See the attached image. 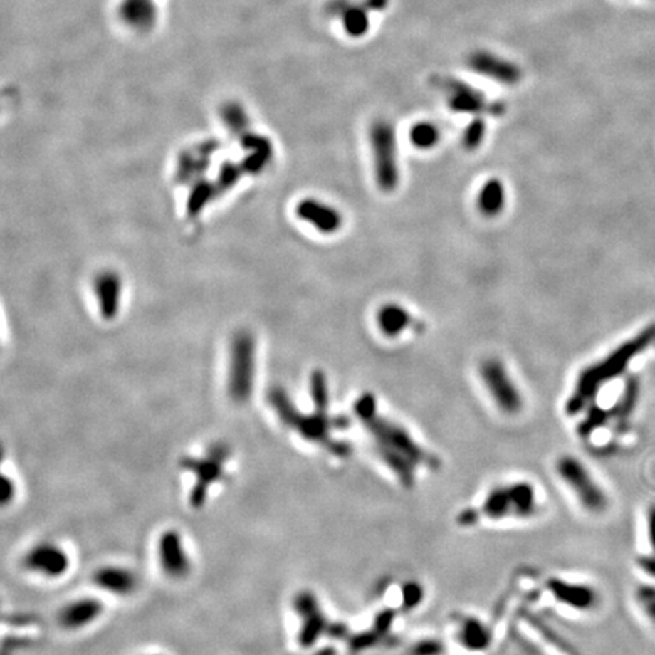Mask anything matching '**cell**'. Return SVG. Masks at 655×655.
Here are the masks:
<instances>
[{"label":"cell","instance_id":"1","mask_svg":"<svg viewBox=\"0 0 655 655\" xmlns=\"http://www.w3.org/2000/svg\"><path fill=\"white\" fill-rule=\"evenodd\" d=\"M355 414L373 441L377 457L405 488L416 484L419 472L429 466V454L402 425L379 414L370 393L362 394L354 405Z\"/></svg>","mask_w":655,"mask_h":655},{"label":"cell","instance_id":"2","mask_svg":"<svg viewBox=\"0 0 655 655\" xmlns=\"http://www.w3.org/2000/svg\"><path fill=\"white\" fill-rule=\"evenodd\" d=\"M652 342H655V325L648 326L645 331L634 337L633 340L617 347L613 354L608 355L598 365L584 370L578 378L575 392L567 399V414H578L593 399L605 382L617 377L619 373H622L628 362Z\"/></svg>","mask_w":655,"mask_h":655},{"label":"cell","instance_id":"3","mask_svg":"<svg viewBox=\"0 0 655 655\" xmlns=\"http://www.w3.org/2000/svg\"><path fill=\"white\" fill-rule=\"evenodd\" d=\"M539 510V496L528 481H511L491 487L484 495L478 514L488 522L528 520Z\"/></svg>","mask_w":655,"mask_h":655},{"label":"cell","instance_id":"4","mask_svg":"<svg viewBox=\"0 0 655 655\" xmlns=\"http://www.w3.org/2000/svg\"><path fill=\"white\" fill-rule=\"evenodd\" d=\"M271 402L279 419L283 420L287 426L298 431L302 439L322 444V446L328 448V451H331L332 454L338 455V457H343V455L347 454L349 449L346 444H343L342 441H334L331 436L332 429L342 428V419H331L326 414V412H320V409H318V413H313L310 416L300 414L293 407V404L288 401L285 393L281 390L272 392Z\"/></svg>","mask_w":655,"mask_h":655},{"label":"cell","instance_id":"5","mask_svg":"<svg viewBox=\"0 0 655 655\" xmlns=\"http://www.w3.org/2000/svg\"><path fill=\"white\" fill-rule=\"evenodd\" d=\"M555 476L560 483L578 502L581 508L592 514L604 513L608 507V498L605 491L596 481L589 467L575 455L565 454L554 463Z\"/></svg>","mask_w":655,"mask_h":655},{"label":"cell","instance_id":"6","mask_svg":"<svg viewBox=\"0 0 655 655\" xmlns=\"http://www.w3.org/2000/svg\"><path fill=\"white\" fill-rule=\"evenodd\" d=\"M370 145L373 155V167L379 189L392 192L399 182V169L396 159V142L392 126L387 123H377L372 127Z\"/></svg>","mask_w":655,"mask_h":655},{"label":"cell","instance_id":"7","mask_svg":"<svg viewBox=\"0 0 655 655\" xmlns=\"http://www.w3.org/2000/svg\"><path fill=\"white\" fill-rule=\"evenodd\" d=\"M229 457V448L217 443L209 448L205 459H185L181 466L196 475L197 481L190 495V504L194 508H201L206 499L208 488L224 475V464Z\"/></svg>","mask_w":655,"mask_h":655},{"label":"cell","instance_id":"8","mask_svg":"<svg viewBox=\"0 0 655 655\" xmlns=\"http://www.w3.org/2000/svg\"><path fill=\"white\" fill-rule=\"evenodd\" d=\"M479 373H481V379L490 397L501 412L508 416L518 414L523 405L522 394L518 385L510 378L505 367L502 366V362L495 358L486 360L479 369Z\"/></svg>","mask_w":655,"mask_h":655},{"label":"cell","instance_id":"9","mask_svg":"<svg viewBox=\"0 0 655 655\" xmlns=\"http://www.w3.org/2000/svg\"><path fill=\"white\" fill-rule=\"evenodd\" d=\"M295 608L300 617L299 645L311 648L323 634H331L334 624L328 622L318 598L311 592H300L295 598Z\"/></svg>","mask_w":655,"mask_h":655},{"label":"cell","instance_id":"10","mask_svg":"<svg viewBox=\"0 0 655 655\" xmlns=\"http://www.w3.org/2000/svg\"><path fill=\"white\" fill-rule=\"evenodd\" d=\"M253 352L248 335L236 338L232 352V370L229 375V394L236 402H246L252 392Z\"/></svg>","mask_w":655,"mask_h":655},{"label":"cell","instance_id":"11","mask_svg":"<svg viewBox=\"0 0 655 655\" xmlns=\"http://www.w3.org/2000/svg\"><path fill=\"white\" fill-rule=\"evenodd\" d=\"M546 587L554 599L567 608L577 612H590L598 605V593L587 584L573 582L563 578L547 580Z\"/></svg>","mask_w":655,"mask_h":655},{"label":"cell","instance_id":"12","mask_svg":"<svg viewBox=\"0 0 655 655\" xmlns=\"http://www.w3.org/2000/svg\"><path fill=\"white\" fill-rule=\"evenodd\" d=\"M23 565L31 572L40 573V575L49 578H56L67 572L70 560L64 549L58 545L40 543L33 546L25 555Z\"/></svg>","mask_w":655,"mask_h":655},{"label":"cell","instance_id":"13","mask_svg":"<svg viewBox=\"0 0 655 655\" xmlns=\"http://www.w3.org/2000/svg\"><path fill=\"white\" fill-rule=\"evenodd\" d=\"M159 563L172 578H184L190 573L192 565L187 555L179 533L166 531L159 539Z\"/></svg>","mask_w":655,"mask_h":655},{"label":"cell","instance_id":"14","mask_svg":"<svg viewBox=\"0 0 655 655\" xmlns=\"http://www.w3.org/2000/svg\"><path fill=\"white\" fill-rule=\"evenodd\" d=\"M298 216L325 234H332L342 226L340 213L330 205H325L314 199H307L298 205Z\"/></svg>","mask_w":655,"mask_h":655},{"label":"cell","instance_id":"15","mask_svg":"<svg viewBox=\"0 0 655 655\" xmlns=\"http://www.w3.org/2000/svg\"><path fill=\"white\" fill-rule=\"evenodd\" d=\"M455 636H457L459 645L471 652L487 651L491 645V631L478 617L460 619Z\"/></svg>","mask_w":655,"mask_h":655},{"label":"cell","instance_id":"16","mask_svg":"<svg viewBox=\"0 0 655 655\" xmlns=\"http://www.w3.org/2000/svg\"><path fill=\"white\" fill-rule=\"evenodd\" d=\"M93 581L98 587L117 596L131 594L138 586V578L132 570L114 566L99 569L93 577Z\"/></svg>","mask_w":655,"mask_h":655},{"label":"cell","instance_id":"17","mask_svg":"<svg viewBox=\"0 0 655 655\" xmlns=\"http://www.w3.org/2000/svg\"><path fill=\"white\" fill-rule=\"evenodd\" d=\"M102 613V604L96 599H79L67 604L58 613V622L66 629H79L95 622Z\"/></svg>","mask_w":655,"mask_h":655},{"label":"cell","instance_id":"18","mask_svg":"<svg viewBox=\"0 0 655 655\" xmlns=\"http://www.w3.org/2000/svg\"><path fill=\"white\" fill-rule=\"evenodd\" d=\"M119 14L127 26L146 32L157 21V8L152 0H122Z\"/></svg>","mask_w":655,"mask_h":655},{"label":"cell","instance_id":"19","mask_svg":"<svg viewBox=\"0 0 655 655\" xmlns=\"http://www.w3.org/2000/svg\"><path fill=\"white\" fill-rule=\"evenodd\" d=\"M96 295L99 296L100 311L103 318H112L119 307V298H120V281L112 273H103L96 281Z\"/></svg>","mask_w":655,"mask_h":655},{"label":"cell","instance_id":"20","mask_svg":"<svg viewBox=\"0 0 655 655\" xmlns=\"http://www.w3.org/2000/svg\"><path fill=\"white\" fill-rule=\"evenodd\" d=\"M505 205V190L499 179L487 181L478 196V206L483 214L498 216Z\"/></svg>","mask_w":655,"mask_h":655},{"label":"cell","instance_id":"21","mask_svg":"<svg viewBox=\"0 0 655 655\" xmlns=\"http://www.w3.org/2000/svg\"><path fill=\"white\" fill-rule=\"evenodd\" d=\"M378 323L385 335L394 337L407 330L409 323H412V318H409L407 310L392 303V305H385L379 310Z\"/></svg>","mask_w":655,"mask_h":655},{"label":"cell","instance_id":"22","mask_svg":"<svg viewBox=\"0 0 655 655\" xmlns=\"http://www.w3.org/2000/svg\"><path fill=\"white\" fill-rule=\"evenodd\" d=\"M637 396H639V381L637 378H629L627 381L624 394L621 397V401L617 402V405L612 409L613 417H616L619 422H625V420L633 413V409L637 402Z\"/></svg>","mask_w":655,"mask_h":655},{"label":"cell","instance_id":"23","mask_svg":"<svg viewBox=\"0 0 655 655\" xmlns=\"http://www.w3.org/2000/svg\"><path fill=\"white\" fill-rule=\"evenodd\" d=\"M409 140L419 149H429L439 142V131L429 123H420L409 132Z\"/></svg>","mask_w":655,"mask_h":655},{"label":"cell","instance_id":"24","mask_svg":"<svg viewBox=\"0 0 655 655\" xmlns=\"http://www.w3.org/2000/svg\"><path fill=\"white\" fill-rule=\"evenodd\" d=\"M613 417L612 412H607V409H602L599 407H592L590 412L587 413L586 419L582 420L578 426V432L581 437H589L594 429L601 428L602 425L607 424V420Z\"/></svg>","mask_w":655,"mask_h":655},{"label":"cell","instance_id":"25","mask_svg":"<svg viewBox=\"0 0 655 655\" xmlns=\"http://www.w3.org/2000/svg\"><path fill=\"white\" fill-rule=\"evenodd\" d=\"M311 394L315 404V408L320 412H326L328 407V389H326V379L323 373L314 372L311 377Z\"/></svg>","mask_w":655,"mask_h":655},{"label":"cell","instance_id":"26","mask_svg":"<svg viewBox=\"0 0 655 655\" xmlns=\"http://www.w3.org/2000/svg\"><path fill=\"white\" fill-rule=\"evenodd\" d=\"M636 599L641 610L649 617V621L655 624V587L640 586L636 592Z\"/></svg>","mask_w":655,"mask_h":655},{"label":"cell","instance_id":"27","mask_svg":"<svg viewBox=\"0 0 655 655\" xmlns=\"http://www.w3.org/2000/svg\"><path fill=\"white\" fill-rule=\"evenodd\" d=\"M224 119H225L226 125L229 127H232V130H236V131L244 130V126L248 125V123H246V122H248V119H246L244 111L236 103H229L224 108Z\"/></svg>","mask_w":655,"mask_h":655},{"label":"cell","instance_id":"28","mask_svg":"<svg viewBox=\"0 0 655 655\" xmlns=\"http://www.w3.org/2000/svg\"><path fill=\"white\" fill-rule=\"evenodd\" d=\"M483 137H484V125L481 122H475L473 125H471L469 130L466 131L463 143L466 149L473 150L479 146V143L483 142Z\"/></svg>","mask_w":655,"mask_h":655},{"label":"cell","instance_id":"29","mask_svg":"<svg viewBox=\"0 0 655 655\" xmlns=\"http://www.w3.org/2000/svg\"><path fill=\"white\" fill-rule=\"evenodd\" d=\"M420 598H422V590H420L419 584H407L404 587V604L407 607H414L419 604Z\"/></svg>","mask_w":655,"mask_h":655},{"label":"cell","instance_id":"30","mask_svg":"<svg viewBox=\"0 0 655 655\" xmlns=\"http://www.w3.org/2000/svg\"><path fill=\"white\" fill-rule=\"evenodd\" d=\"M639 566L641 570L648 573L652 578H655V557H640L639 558Z\"/></svg>","mask_w":655,"mask_h":655},{"label":"cell","instance_id":"31","mask_svg":"<svg viewBox=\"0 0 655 655\" xmlns=\"http://www.w3.org/2000/svg\"><path fill=\"white\" fill-rule=\"evenodd\" d=\"M648 535L651 546L655 552V505H652L648 513Z\"/></svg>","mask_w":655,"mask_h":655},{"label":"cell","instance_id":"32","mask_svg":"<svg viewBox=\"0 0 655 655\" xmlns=\"http://www.w3.org/2000/svg\"><path fill=\"white\" fill-rule=\"evenodd\" d=\"M4 483H5V486H4V490H2V502H4V505H6L8 502L13 499V496H14V484L11 483L6 476L4 478Z\"/></svg>","mask_w":655,"mask_h":655}]
</instances>
